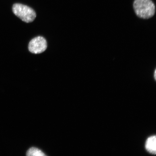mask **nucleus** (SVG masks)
I'll list each match as a JSON object with an SVG mask.
<instances>
[{
  "label": "nucleus",
  "instance_id": "5",
  "mask_svg": "<svg viewBox=\"0 0 156 156\" xmlns=\"http://www.w3.org/2000/svg\"><path fill=\"white\" fill-rule=\"evenodd\" d=\"M27 155L28 156H44L46 155L40 150L36 147H32L27 151Z\"/></svg>",
  "mask_w": 156,
  "mask_h": 156
},
{
  "label": "nucleus",
  "instance_id": "6",
  "mask_svg": "<svg viewBox=\"0 0 156 156\" xmlns=\"http://www.w3.org/2000/svg\"><path fill=\"white\" fill-rule=\"evenodd\" d=\"M156 70H155V73H154V78H155V80H156Z\"/></svg>",
  "mask_w": 156,
  "mask_h": 156
},
{
  "label": "nucleus",
  "instance_id": "1",
  "mask_svg": "<svg viewBox=\"0 0 156 156\" xmlns=\"http://www.w3.org/2000/svg\"><path fill=\"white\" fill-rule=\"evenodd\" d=\"M133 7L136 15L140 18L149 19L155 13V5L151 0H135Z\"/></svg>",
  "mask_w": 156,
  "mask_h": 156
},
{
  "label": "nucleus",
  "instance_id": "2",
  "mask_svg": "<svg viewBox=\"0 0 156 156\" xmlns=\"http://www.w3.org/2000/svg\"><path fill=\"white\" fill-rule=\"evenodd\" d=\"M12 11L17 17L27 23L33 22L36 17L34 9L21 4H15L12 7Z\"/></svg>",
  "mask_w": 156,
  "mask_h": 156
},
{
  "label": "nucleus",
  "instance_id": "3",
  "mask_svg": "<svg viewBox=\"0 0 156 156\" xmlns=\"http://www.w3.org/2000/svg\"><path fill=\"white\" fill-rule=\"evenodd\" d=\"M47 48V43L43 37L38 36L33 39L29 44V51L32 53L38 54L42 53Z\"/></svg>",
  "mask_w": 156,
  "mask_h": 156
},
{
  "label": "nucleus",
  "instance_id": "4",
  "mask_svg": "<svg viewBox=\"0 0 156 156\" xmlns=\"http://www.w3.org/2000/svg\"><path fill=\"white\" fill-rule=\"evenodd\" d=\"M146 150L150 153L155 155L156 153V138L155 136H152L148 138L145 144Z\"/></svg>",
  "mask_w": 156,
  "mask_h": 156
}]
</instances>
